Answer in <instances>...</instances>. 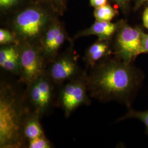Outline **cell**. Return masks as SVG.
Instances as JSON below:
<instances>
[{"instance_id": "1", "label": "cell", "mask_w": 148, "mask_h": 148, "mask_svg": "<svg viewBox=\"0 0 148 148\" xmlns=\"http://www.w3.org/2000/svg\"><path fill=\"white\" fill-rule=\"evenodd\" d=\"M144 74L132 63L107 57L90 68L87 83L90 96L101 102L115 101L131 106Z\"/></svg>"}, {"instance_id": "2", "label": "cell", "mask_w": 148, "mask_h": 148, "mask_svg": "<svg viewBox=\"0 0 148 148\" xmlns=\"http://www.w3.org/2000/svg\"><path fill=\"white\" fill-rule=\"evenodd\" d=\"M32 109L25 93H21L10 83L1 81L0 85V148H27L23 127Z\"/></svg>"}, {"instance_id": "3", "label": "cell", "mask_w": 148, "mask_h": 148, "mask_svg": "<svg viewBox=\"0 0 148 148\" xmlns=\"http://www.w3.org/2000/svg\"><path fill=\"white\" fill-rule=\"evenodd\" d=\"M51 16L42 8L33 6L21 11L14 18L11 30L20 43H38L52 22Z\"/></svg>"}, {"instance_id": "4", "label": "cell", "mask_w": 148, "mask_h": 148, "mask_svg": "<svg viewBox=\"0 0 148 148\" xmlns=\"http://www.w3.org/2000/svg\"><path fill=\"white\" fill-rule=\"evenodd\" d=\"M19 60V82L27 85L45 74L48 64L38 43L18 45Z\"/></svg>"}, {"instance_id": "5", "label": "cell", "mask_w": 148, "mask_h": 148, "mask_svg": "<svg viewBox=\"0 0 148 148\" xmlns=\"http://www.w3.org/2000/svg\"><path fill=\"white\" fill-rule=\"evenodd\" d=\"M87 71L64 84L59 91L57 106L63 110L64 115L69 117L76 109L90 103L87 83Z\"/></svg>"}, {"instance_id": "6", "label": "cell", "mask_w": 148, "mask_h": 148, "mask_svg": "<svg viewBox=\"0 0 148 148\" xmlns=\"http://www.w3.org/2000/svg\"><path fill=\"white\" fill-rule=\"evenodd\" d=\"M117 28L115 58L128 64L133 63L142 53L143 32L138 28L124 24Z\"/></svg>"}, {"instance_id": "7", "label": "cell", "mask_w": 148, "mask_h": 148, "mask_svg": "<svg viewBox=\"0 0 148 148\" xmlns=\"http://www.w3.org/2000/svg\"><path fill=\"white\" fill-rule=\"evenodd\" d=\"M85 71L80 68L73 52H68L58 54L48 64L45 73L55 85H59L79 76Z\"/></svg>"}, {"instance_id": "8", "label": "cell", "mask_w": 148, "mask_h": 148, "mask_svg": "<svg viewBox=\"0 0 148 148\" xmlns=\"http://www.w3.org/2000/svg\"><path fill=\"white\" fill-rule=\"evenodd\" d=\"M66 38V34L64 27L59 21H53L44 32L39 42L47 64L58 55L59 50Z\"/></svg>"}, {"instance_id": "9", "label": "cell", "mask_w": 148, "mask_h": 148, "mask_svg": "<svg viewBox=\"0 0 148 148\" xmlns=\"http://www.w3.org/2000/svg\"><path fill=\"white\" fill-rule=\"evenodd\" d=\"M108 41L99 40L87 48L84 57V62L87 68L92 67L112 54Z\"/></svg>"}, {"instance_id": "10", "label": "cell", "mask_w": 148, "mask_h": 148, "mask_svg": "<svg viewBox=\"0 0 148 148\" xmlns=\"http://www.w3.org/2000/svg\"><path fill=\"white\" fill-rule=\"evenodd\" d=\"M117 24L112 23L110 21H96L89 28L76 34L75 37L95 35L98 36L99 40H109L117 32Z\"/></svg>"}, {"instance_id": "11", "label": "cell", "mask_w": 148, "mask_h": 148, "mask_svg": "<svg viewBox=\"0 0 148 148\" xmlns=\"http://www.w3.org/2000/svg\"><path fill=\"white\" fill-rule=\"evenodd\" d=\"M40 119L41 117L32 110L27 114L23 127V136L27 144L29 140L45 135L40 123Z\"/></svg>"}, {"instance_id": "12", "label": "cell", "mask_w": 148, "mask_h": 148, "mask_svg": "<svg viewBox=\"0 0 148 148\" xmlns=\"http://www.w3.org/2000/svg\"><path fill=\"white\" fill-rule=\"evenodd\" d=\"M128 108V109L127 113L123 116L118 119L117 121H121L129 119H137L144 124L146 129V133L148 135V110L145 111H138L133 109L131 106Z\"/></svg>"}, {"instance_id": "13", "label": "cell", "mask_w": 148, "mask_h": 148, "mask_svg": "<svg viewBox=\"0 0 148 148\" xmlns=\"http://www.w3.org/2000/svg\"><path fill=\"white\" fill-rule=\"evenodd\" d=\"M116 15V11L110 5H106L95 8L94 16L96 21H110Z\"/></svg>"}, {"instance_id": "14", "label": "cell", "mask_w": 148, "mask_h": 148, "mask_svg": "<svg viewBox=\"0 0 148 148\" xmlns=\"http://www.w3.org/2000/svg\"><path fill=\"white\" fill-rule=\"evenodd\" d=\"M1 68L10 74L18 76L19 75V54L9 59L4 63L0 64Z\"/></svg>"}, {"instance_id": "15", "label": "cell", "mask_w": 148, "mask_h": 148, "mask_svg": "<svg viewBox=\"0 0 148 148\" xmlns=\"http://www.w3.org/2000/svg\"><path fill=\"white\" fill-rule=\"evenodd\" d=\"M0 44L1 46L9 45H19L15 34L12 30L1 28L0 29Z\"/></svg>"}, {"instance_id": "16", "label": "cell", "mask_w": 148, "mask_h": 148, "mask_svg": "<svg viewBox=\"0 0 148 148\" xmlns=\"http://www.w3.org/2000/svg\"><path fill=\"white\" fill-rule=\"evenodd\" d=\"M52 147V144L45 135L29 140L27 144V148H51Z\"/></svg>"}, {"instance_id": "17", "label": "cell", "mask_w": 148, "mask_h": 148, "mask_svg": "<svg viewBox=\"0 0 148 148\" xmlns=\"http://www.w3.org/2000/svg\"><path fill=\"white\" fill-rule=\"evenodd\" d=\"M21 0H0V8L2 11H7L16 5Z\"/></svg>"}, {"instance_id": "18", "label": "cell", "mask_w": 148, "mask_h": 148, "mask_svg": "<svg viewBox=\"0 0 148 148\" xmlns=\"http://www.w3.org/2000/svg\"><path fill=\"white\" fill-rule=\"evenodd\" d=\"M142 53H148V34L144 32L142 41Z\"/></svg>"}, {"instance_id": "19", "label": "cell", "mask_w": 148, "mask_h": 148, "mask_svg": "<svg viewBox=\"0 0 148 148\" xmlns=\"http://www.w3.org/2000/svg\"><path fill=\"white\" fill-rule=\"evenodd\" d=\"M107 0H90V3L95 8L99 7L102 5H106Z\"/></svg>"}, {"instance_id": "20", "label": "cell", "mask_w": 148, "mask_h": 148, "mask_svg": "<svg viewBox=\"0 0 148 148\" xmlns=\"http://www.w3.org/2000/svg\"><path fill=\"white\" fill-rule=\"evenodd\" d=\"M143 24L148 29V7L144 12L143 16Z\"/></svg>"}, {"instance_id": "21", "label": "cell", "mask_w": 148, "mask_h": 148, "mask_svg": "<svg viewBox=\"0 0 148 148\" xmlns=\"http://www.w3.org/2000/svg\"><path fill=\"white\" fill-rule=\"evenodd\" d=\"M49 2H51L52 5H54L57 7L59 5H63L64 1L65 0H48Z\"/></svg>"}, {"instance_id": "22", "label": "cell", "mask_w": 148, "mask_h": 148, "mask_svg": "<svg viewBox=\"0 0 148 148\" xmlns=\"http://www.w3.org/2000/svg\"><path fill=\"white\" fill-rule=\"evenodd\" d=\"M115 1H116L117 2H118V3H122L125 1V0H115Z\"/></svg>"}]
</instances>
